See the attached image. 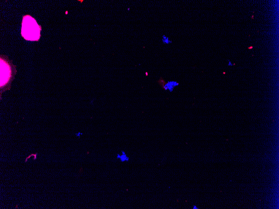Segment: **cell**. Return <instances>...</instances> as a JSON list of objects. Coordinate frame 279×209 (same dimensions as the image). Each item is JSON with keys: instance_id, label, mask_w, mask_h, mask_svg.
<instances>
[{"instance_id": "7a4b0ae2", "label": "cell", "mask_w": 279, "mask_h": 209, "mask_svg": "<svg viewBox=\"0 0 279 209\" xmlns=\"http://www.w3.org/2000/svg\"><path fill=\"white\" fill-rule=\"evenodd\" d=\"M13 68L6 59L1 58V89L6 88L13 79Z\"/></svg>"}, {"instance_id": "277c9868", "label": "cell", "mask_w": 279, "mask_h": 209, "mask_svg": "<svg viewBox=\"0 0 279 209\" xmlns=\"http://www.w3.org/2000/svg\"><path fill=\"white\" fill-rule=\"evenodd\" d=\"M117 158L120 159L122 162H124L125 161L128 162V161L129 160V158L126 155L125 153L123 151H122L121 155L117 154Z\"/></svg>"}, {"instance_id": "3957f363", "label": "cell", "mask_w": 279, "mask_h": 209, "mask_svg": "<svg viewBox=\"0 0 279 209\" xmlns=\"http://www.w3.org/2000/svg\"><path fill=\"white\" fill-rule=\"evenodd\" d=\"M179 85V83L175 82V81H171V82H168V83H166V85H165L163 88L166 90H169L170 91H173V88L175 86H177Z\"/></svg>"}, {"instance_id": "5b68a950", "label": "cell", "mask_w": 279, "mask_h": 209, "mask_svg": "<svg viewBox=\"0 0 279 209\" xmlns=\"http://www.w3.org/2000/svg\"><path fill=\"white\" fill-rule=\"evenodd\" d=\"M229 61V64H228V66L233 65V64H232V63H231V62L230 61Z\"/></svg>"}, {"instance_id": "8992f818", "label": "cell", "mask_w": 279, "mask_h": 209, "mask_svg": "<svg viewBox=\"0 0 279 209\" xmlns=\"http://www.w3.org/2000/svg\"><path fill=\"white\" fill-rule=\"evenodd\" d=\"M193 209H198V208H197V207L196 206H194V207H193Z\"/></svg>"}, {"instance_id": "6da1fadb", "label": "cell", "mask_w": 279, "mask_h": 209, "mask_svg": "<svg viewBox=\"0 0 279 209\" xmlns=\"http://www.w3.org/2000/svg\"><path fill=\"white\" fill-rule=\"evenodd\" d=\"M41 26L36 21L29 15L24 16L23 18L21 34L26 40L38 41L40 38Z\"/></svg>"}]
</instances>
